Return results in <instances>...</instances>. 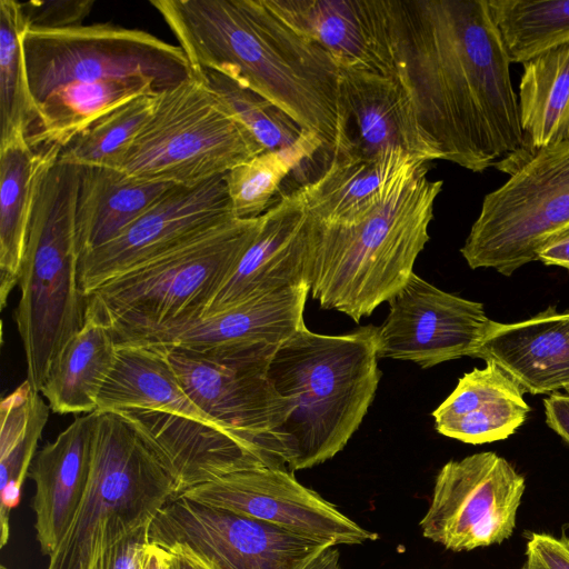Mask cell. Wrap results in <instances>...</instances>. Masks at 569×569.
<instances>
[{"label":"cell","mask_w":569,"mask_h":569,"mask_svg":"<svg viewBox=\"0 0 569 569\" xmlns=\"http://www.w3.org/2000/svg\"><path fill=\"white\" fill-rule=\"evenodd\" d=\"M399 86L439 160L511 173L531 153L488 0H383Z\"/></svg>","instance_id":"obj_1"},{"label":"cell","mask_w":569,"mask_h":569,"mask_svg":"<svg viewBox=\"0 0 569 569\" xmlns=\"http://www.w3.org/2000/svg\"><path fill=\"white\" fill-rule=\"evenodd\" d=\"M193 70H212L268 99L332 154L340 68L267 0H152Z\"/></svg>","instance_id":"obj_2"},{"label":"cell","mask_w":569,"mask_h":569,"mask_svg":"<svg viewBox=\"0 0 569 569\" xmlns=\"http://www.w3.org/2000/svg\"><path fill=\"white\" fill-rule=\"evenodd\" d=\"M427 163L415 160L363 220L327 223L306 210L310 293L323 309L359 322L388 302L413 273L429 241L428 228L443 183L428 178Z\"/></svg>","instance_id":"obj_3"},{"label":"cell","mask_w":569,"mask_h":569,"mask_svg":"<svg viewBox=\"0 0 569 569\" xmlns=\"http://www.w3.org/2000/svg\"><path fill=\"white\" fill-rule=\"evenodd\" d=\"M378 327L322 335L306 326L274 352L268 376L291 411L280 430L289 471L320 465L360 427L378 389Z\"/></svg>","instance_id":"obj_4"},{"label":"cell","mask_w":569,"mask_h":569,"mask_svg":"<svg viewBox=\"0 0 569 569\" xmlns=\"http://www.w3.org/2000/svg\"><path fill=\"white\" fill-rule=\"evenodd\" d=\"M58 158L43 169L36 189L14 311L27 381L38 393L61 350L82 328L88 306L76 229L80 167Z\"/></svg>","instance_id":"obj_5"},{"label":"cell","mask_w":569,"mask_h":569,"mask_svg":"<svg viewBox=\"0 0 569 569\" xmlns=\"http://www.w3.org/2000/svg\"><path fill=\"white\" fill-rule=\"evenodd\" d=\"M259 226L260 217L234 218L98 286L87 296V309L110 328L118 346L198 319Z\"/></svg>","instance_id":"obj_6"},{"label":"cell","mask_w":569,"mask_h":569,"mask_svg":"<svg viewBox=\"0 0 569 569\" xmlns=\"http://www.w3.org/2000/svg\"><path fill=\"white\" fill-rule=\"evenodd\" d=\"M97 411L87 491L47 569H91L109 547L149 525L173 498V480L132 425Z\"/></svg>","instance_id":"obj_7"},{"label":"cell","mask_w":569,"mask_h":569,"mask_svg":"<svg viewBox=\"0 0 569 569\" xmlns=\"http://www.w3.org/2000/svg\"><path fill=\"white\" fill-rule=\"evenodd\" d=\"M262 152L194 71L156 96L152 114L119 170L139 180L194 186Z\"/></svg>","instance_id":"obj_8"},{"label":"cell","mask_w":569,"mask_h":569,"mask_svg":"<svg viewBox=\"0 0 569 569\" xmlns=\"http://www.w3.org/2000/svg\"><path fill=\"white\" fill-rule=\"evenodd\" d=\"M21 40L36 103L70 82L143 77L160 93L194 74L179 46L109 22L53 31L23 29Z\"/></svg>","instance_id":"obj_9"},{"label":"cell","mask_w":569,"mask_h":569,"mask_svg":"<svg viewBox=\"0 0 569 569\" xmlns=\"http://www.w3.org/2000/svg\"><path fill=\"white\" fill-rule=\"evenodd\" d=\"M569 223V140L529 156L485 196L460 252L471 269L511 276L537 260L543 241Z\"/></svg>","instance_id":"obj_10"},{"label":"cell","mask_w":569,"mask_h":569,"mask_svg":"<svg viewBox=\"0 0 569 569\" xmlns=\"http://www.w3.org/2000/svg\"><path fill=\"white\" fill-rule=\"evenodd\" d=\"M160 346L189 398L212 422L254 447L270 467L287 469L280 430L291 408L268 376L276 351L199 352Z\"/></svg>","instance_id":"obj_11"},{"label":"cell","mask_w":569,"mask_h":569,"mask_svg":"<svg viewBox=\"0 0 569 569\" xmlns=\"http://www.w3.org/2000/svg\"><path fill=\"white\" fill-rule=\"evenodd\" d=\"M149 541L187 556L202 569H305L330 546L183 496L157 513Z\"/></svg>","instance_id":"obj_12"},{"label":"cell","mask_w":569,"mask_h":569,"mask_svg":"<svg viewBox=\"0 0 569 569\" xmlns=\"http://www.w3.org/2000/svg\"><path fill=\"white\" fill-rule=\"evenodd\" d=\"M525 489L523 476L496 452L450 460L436 477L422 535L456 552L501 543L515 530Z\"/></svg>","instance_id":"obj_13"},{"label":"cell","mask_w":569,"mask_h":569,"mask_svg":"<svg viewBox=\"0 0 569 569\" xmlns=\"http://www.w3.org/2000/svg\"><path fill=\"white\" fill-rule=\"evenodd\" d=\"M232 219L224 174L194 186L174 184L114 239L81 257L82 290L88 296Z\"/></svg>","instance_id":"obj_14"},{"label":"cell","mask_w":569,"mask_h":569,"mask_svg":"<svg viewBox=\"0 0 569 569\" xmlns=\"http://www.w3.org/2000/svg\"><path fill=\"white\" fill-rule=\"evenodd\" d=\"M200 503L263 520L306 538L337 545H360L378 535L340 512L291 471L259 467L236 471L186 490Z\"/></svg>","instance_id":"obj_15"},{"label":"cell","mask_w":569,"mask_h":569,"mask_svg":"<svg viewBox=\"0 0 569 569\" xmlns=\"http://www.w3.org/2000/svg\"><path fill=\"white\" fill-rule=\"evenodd\" d=\"M388 303L377 332L378 357L422 369L475 358L491 321L482 303L446 292L415 272Z\"/></svg>","instance_id":"obj_16"},{"label":"cell","mask_w":569,"mask_h":569,"mask_svg":"<svg viewBox=\"0 0 569 569\" xmlns=\"http://www.w3.org/2000/svg\"><path fill=\"white\" fill-rule=\"evenodd\" d=\"M113 411L132 425L166 469L177 497L236 471L270 467L254 447L218 426L159 410Z\"/></svg>","instance_id":"obj_17"},{"label":"cell","mask_w":569,"mask_h":569,"mask_svg":"<svg viewBox=\"0 0 569 569\" xmlns=\"http://www.w3.org/2000/svg\"><path fill=\"white\" fill-rule=\"evenodd\" d=\"M305 217L299 188L277 197L260 216L254 238L203 316L256 297L309 284Z\"/></svg>","instance_id":"obj_18"},{"label":"cell","mask_w":569,"mask_h":569,"mask_svg":"<svg viewBox=\"0 0 569 569\" xmlns=\"http://www.w3.org/2000/svg\"><path fill=\"white\" fill-rule=\"evenodd\" d=\"M339 126L333 156L371 158L401 150L427 162L439 160L421 137L393 78L340 68Z\"/></svg>","instance_id":"obj_19"},{"label":"cell","mask_w":569,"mask_h":569,"mask_svg":"<svg viewBox=\"0 0 569 569\" xmlns=\"http://www.w3.org/2000/svg\"><path fill=\"white\" fill-rule=\"evenodd\" d=\"M309 292L305 284L256 297L130 345H170L199 352L277 350L306 326Z\"/></svg>","instance_id":"obj_20"},{"label":"cell","mask_w":569,"mask_h":569,"mask_svg":"<svg viewBox=\"0 0 569 569\" xmlns=\"http://www.w3.org/2000/svg\"><path fill=\"white\" fill-rule=\"evenodd\" d=\"M288 23L320 44L339 68L392 78L383 0H267Z\"/></svg>","instance_id":"obj_21"},{"label":"cell","mask_w":569,"mask_h":569,"mask_svg":"<svg viewBox=\"0 0 569 569\" xmlns=\"http://www.w3.org/2000/svg\"><path fill=\"white\" fill-rule=\"evenodd\" d=\"M97 411L77 417L47 443L30 466L32 508L42 555L50 557L67 535L89 483Z\"/></svg>","instance_id":"obj_22"},{"label":"cell","mask_w":569,"mask_h":569,"mask_svg":"<svg viewBox=\"0 0 569 569\" xmlns=\"http://www.w3.org/2000/svg\"><path fill=\"white\" fill-rule=\"evenodd\" d=\"M475 358L496 363L523 392L569 391V311L548 307L511 323L490 321Z\"/></svg>","instance_id":"obj_23"},{"label":"cell","mask_w":569,"mask_h":569,"mask_svg":"<svg viewBox=\"0 0 569 569\" xmlns=\"http://www.w3.org/2000/svg\"><path fill=\"white\" fill-rule=\"evenodd\" d=\"M529 412L521 388L496 363L486 362L459 379L432 417L439 433L481 445L510 437Z\"/></svg>","instance_id":"obj_24"},{"label":"cell","mask_w":569,"mask_h":569,"mask_svg":"<svg viewBox=\"0 0 569 569\" xmlns=\"http://www.w3.org/2000/svg\"><path fill=\"white\" fill-rule=\"evenodd\" d=\"M417 159L401 150L371 158L333 156L317 178L299 187L306 210L327 223L363 220Z\"/></svg>","instance_id":"obj_25"},{"label":"cell","mask_w":569,"mask_h":569,"mask_svg":"<svg viewBox=\"0 0 569 569\" xmlns=\"http://www.w3.org/2000/svg\"><path fill=\"white\" fill-rule=\"evenodd\" d=\"M120 409L159 410L218 426L189 398L160 345L118 346L97 410Z\"/></svg>","instance_id":"obj_26"},{"label":"cell","mask_w":569,"mask_h":569,"mask_svg":"<svg viewBox=\"0 0 569 569\" xmlns=\"http://www.w3.org/2000/svg\"><path fill=\"white\" fill-rule=\"evenodd\" d=\"M172 186L117 169L80 168L76 229L81 257L114 239Z\"/></svg>","instance_id":"obj_27"},{"label":"cell","mask_w":569,"mask_h":569,"mask_svg":"<svg viewBox=\"0 0 569 569\" xmlns=\"http://www.w3.org/2000/svg\"><path fill=\"white\" fill-rule=\"evenodd\" d=\"M61 152L34 150L27 138L0 146V300L19 284L36 189L43 169Z\"/></svg>","instance_id":"obj_28"},{"label":"cell","mask_w":569,"mask_h":569,"mask_svg":"<svg viewBox=\"0 0 569 569\" xmlns=\"http://www.w3.org/2000/svg\"><path fill=\"white\" fill-rule=\"evenodd\" d=\"M144 94H158L143 77L63 84L37 103L38 119L27 140L34 150L66 148L98 119Z\"/></svg>","instance_id":"obj_29"},{"label":"cell","mask_w":569,"mask_h":569,"mask_svg":"<svg viewBox=\"0 0 569 569\" xmlns=\"http://www.w3.org/2000/svg\"><path fill=\"white\" fill-rule=\"evenodd\" d=\"M118 345L110 328L87 309L82 328L59 353L40 393L57 413H90L116 363Z\"/></svg>","instance_id":"obj_30"},{"label":"cell","mask_w":569,"mask_h":569,"mask_svg":"<svg viewBox=\"0 0 569 569\" xmlns=\"http://www.w3.org/2000/svg\"><path fill=\"white\" fill-rule=\"evenodd\" d=\"M518 110L529 152L569 140V44L522 64Z\"/></svg>","instance_id":"obj_31"},{"label":"cell","mask_w":569,"mask_h":569,"mask_svg":"<svg viewBox=\"0 0 569 569\" xmlns=\"http://www.w3.org/2000/svg\"><path fill=\"white\" fill-rule=\"evenodd\" d=\"M49 405L26 380L1 401L0 546L9 540L10 511L18 506L36 448L49 417Z\"/></svg>","instance_id":"obj_32"},{"label":"cell","mask_w":569,"mask_h":569,"mask_svg":"<svg viewBox=\"0 0 569 569\" xmlns=\"http://www.w3.org/2000/svg\"><path fill=\"white\" fill-rule=\"evenodd\" d=\"M194 71L264 151L289 156L297 168L312 160L318 151H326L319 138L302 130L268 99L222 73L204 69Z\"/></svg>","instance_id":"obj_33"},{"label":"cell","mask_w":569,"mask_h":569,"mask_svg":"<svg viewBox=\"0 0 569 569\" xmlns=\"http://www.w3.org/2000/svg\"><path fill=\"white\" fill-rule=\"evenodd\" d=\"M510 63L569 44V0H488Z\"/></svg>","instance_id":"obj_34"},{"label":"cell","mask_w":569,"mask_h":569,"mask_svg":"<svg viewBox=\"0 0 569 569\" xmlns=\"http://www.w3.org/2000/svg\"><path fill=\"white\" fill-rule=\"evenodd\" d=\"M19 2L0 1V146L27 138L38 119L26 70Z\"/></svg>","instance_id":"obj_35"},{"label":"cell","mask_w":569,"mask_h":569,"mask_svg":"<svg viewBox=\"0 0 569 569\" xmlns=\"http://www.w3.org/2000/svg\"><path fill=\"white\" fill-rule=\"evenodd\" d=\"M156 96L137 97L98 119L61 150L58 161L80 168L119 170L132 142L152 114Z\"/></svg>","instance_id":"obj_36"},{"label":"cell","mask_w":569,"mask_h":569,"mask_svg":"<svg viewBox=\"0 0 569 569\" xmlns=\"http://www.w3.org/2000/svg\"><path fill=\"white\" fill-rule=\"evenodd\" d=\"M292 170L298 168L289 156L264 151L226 172L224 182L234 218L254 219L264 213Z\"/></svg>","instance_id":"obj_37"},{"label":"cell","mask_w":569,"mask_h":569,"mask_svg":"<svg viewBox=\"0 0 569 569\" xmlns=\"http://www.w3.org/2000/svg\"><path fill=\"white\" fill-rule=\"evenodd\" d=\"M93 0H47L19 2L24 29L53 31L83 24Z\"/></svg>","instance_id":"obj_38"},{"label":"cell","mask_w":569,"mask_h":569,"mask_svg":"<svg viewBox=\"0 0 569 569\" xmlns=\"http://www.w3.org/2000/svg\"><path fill=\"white\" fill-rule=\"evenodd\" d=\"M520 569H569V538L531 533Z\"/></svg>","instance_id":"obj_39"},{"label":"cell","mask_w":569,"mask_h":569,"mask_svg":"<svg viewBox=\"0 0 569 569\" xmlns=\"http://www.w3.org/2000/svg\"><path fill=\"white\" fill-rule=\"evenodd\" d=\"M149 526L140 527L106 549L91 569H141L150 542Z\"/></svg>","instance_id":"obj_40"},{"label":"cell","mask_w":569,"mask_h":569,"mask_svg":"<svg viewBox=\"0 0 569 569\" xmlns=\"http://www.w3.org/2000/svg\"><path fill=\"white\" fill-rule=\"evenodd\" d=\"M537 260L569 270V223L552 232L541 244Z\"/></svg>","instance_id":"obj_41"},{"label":"cell","mask_w":569,"mask_h":569,"mask_svg":"<svg viewBox=\"0 0 569 569\" xmlns=\"http://www.w3.org/2000/svg\"><path fill=\"white\" fill-rule=\"evenodd\" d=\"M546 423L569 445V395L551 393L543 399Z\"/></svg>","instance_id":"obj_42"},{"label":"cell","mask_w":569,"mask_h":569,"mask_svg":"<svg viewBox=\"0 0 569 569\" xmlns=\"http://www.w3.org/2000/svg\"><path fill=\"white\" fill-rule=\"evenodd\" d=\"M169 560V551L149 542L146 548L141 569H170Z\"/></svg>","instance_id":"obj_43"},{"label":"cell","mask_w":569,"mask_h":569,"mask_svg":"<svg viewBox=\"0 0 569 569\" xmlns=\"http://www.w3.org/2000/svg\"><path fill=\"white\" fill-rule=\"evenodd\" d=\"M339 560V551L335 546H329L313 558L305 569H342Z\"/></svg>","instance_id":"obj_44"},{"label":"cell","mask_w":569,"mask_h":569,"mask_svg":"<svg viewBox=\"0 0 569 569\" xmlns=\"http://www.w3.org/2000/svg\"><path fill=\"white\" fill-rule=\"evenodd\" d=\"M169 553L170 569H202L199 565L180 552L169 551Z\"/></svg>","instance_id":"obj_45"},{"label":"cell","mask_w":569,"mask_h":569,"mask_svg":"<svg viewBox=\"0 0 569 569\" xmlns=\"http://www.w3.org/2000/svg\"><path fill=\"white\" fill-rule=\"evenodd\" d=\"M1 569H9V568H7L4 565H2V566H1Z\"/></svg>","instance_id":"obj_46"},{"label":"cell","mask_w":569,"mask_h":569,"mask_svg":"<svg viewBox=\"0 0 569 569\" xmlns=\"http://www.w3.org/2000/svg\"><path fill=\"white\" fill-rule=\"evenodd\" d=\"M567 393L569 395V391H567Z\"/></svg>","instance_id":"obj_47"}]
</instances>
